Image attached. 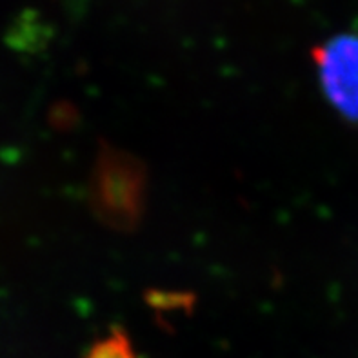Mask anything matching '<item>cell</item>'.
<instances>
[{"instance_id": "obj_1", "label": "cell", "mask_w": 358, "mask_h": 358, "mask_svg": "<svg viewBox=\"0 0 358 358\" xmlns=\"http://www.w3.org/2000/svg\"><path fill=\"white\" fill-rule=\"evenodd\" d=\"M145 169L138 159L122 150L102 144L90 184V204L104 226L131 231L145 208Z\"/></svg>"}, {"instance_id": "obj_2", "label": "cell", "mask_w": 358, "mask_h": 358, "mask_svg": "<svg viewBox=\"0 0 358 358\" xmlns=\"http://www.w3.org/2000/svg\"><path fill=\"white\" fill-rule=\"evenodd\" d=\"M324 95L345 122L358 126V33H342L311 51Z\"/></svg>"}, {"instance_id": "obj_3", "label": "cell", "mask_w": 358, "mask_h": 358, "mask_svg": "<svg viewBox=\"0 0 358 358\" xmlns=\"http://www.w3.org/2000/svg\"><path fill=\"white\" fill-rule=\"evenodd\" d=\"M84 358H138L131 341L122 327H113L87 350Z\"/></svg>"}]
</instances>
